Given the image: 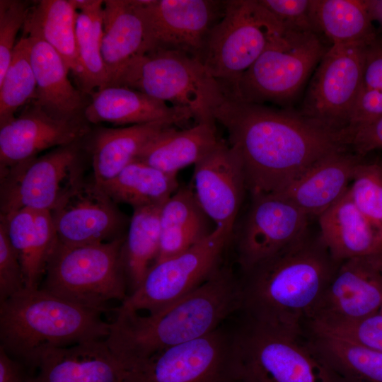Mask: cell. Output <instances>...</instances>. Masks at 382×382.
I'll use <instances>...</instances> for the list:
<instances>
[{"mask_svg":"<svg viewBox=\"0 0 382 382\" xmlns=\"http://www.w3.org/2000/svg\"><path fill=\"white\" fill-rule=\"evenodd\" d=\"M214 118L241 157L253 197L281 192L319 160L345 149L338 133L289 108L225 99Z\"/></svg>","mask_w":382,"mask_h":382,"instance_id":"cell-1","label":"cell"},{"mask_svg":"<svg viewBox=\"0 0 382 382\" xmlns=\"http://www.w3.org/2000/svg\"><path fill=\"white\" fill-rule=\"evenodd\" d=\"M240 279L221 269L200 286L161 310L140 315L117 307L105 339L126 366L170 347L204 337L242 308Z\"/></svg>","mask_w":382,"mask_h":382,"instance_id":"cell-2","label":"cell"},{"mask_svg":"<svg viewBox=\"0 0 382 382\" xmlns=\"http://www.w3.org/2000/svg\"><path fill=\"white\" fill-rule=\"evenodd\" d=\"M340 262L308 230L300 238L262 261L240 279V311L254 318L290 326L311 316Z\"/></svg>","mask_w":382,"mask_h":382,"instance_id":"cell-3","label":"cell"},{"mask_svg":"<svg viewBox=\"0 0 382 382\" xmlns=\"http://www.w3.org/2000/svg\"><path fill=\"white\" fill-rule=\"evenodd\" d=\"M101 314L40 288H25L0 302V347L29 369H37L47 349L105 339L110 323Z\"/></svg>","mask_w":382,"mask_h":382,"instance_id":"cell-4","label":"cell"},{"mask_svg":"<svg viewBox=\"0 0 382 382\" xmlns=\"http://www.w3.org/2000/svg\"><path fill=\"white\" fill-rule=\"evenodd\" d=\"M239 314L233 328L238 382H345L320 354L304 325Z\"/></svg>","mask_w":382,"mask_h":382,"instance_id":"cell-5","label":"cell"},{"mask_svg":"<svg viewBox=\"0 0 382 382\" xmlns=\"http://www.w3.org/2000/svg\"><path fill=\"white\" fill-rule=\"evenodd\" d=\"M112 86H124L188 110L196 123L216 125L225 96L203 63L185 53L151 50L137 56Z\"/></svg>","mask_w":382,"mask_h":382,"instance_id":"cell-6","label":"cell"},{"mask_svg":"<svg viewBox=\"0 0 382 382\" xmlns=\"http://www.w3.org/2000/svg\"><path fill=\"white\" fill-rule=\"evenodd\" d=\"M125 238L80 245L58 241L40 288L102 313L108 302H122L128 296L122 261Z\"/></svg>","mask_w":382,"mask_h":382,"instance_id":"cell-7","label":"cell"},{"mask_svg":"<svg viewBox=\"0 0 382 382\" xmlns=\"http://www.w3.org/2000/svg\"><path fill=\"white\" fill-rule=\"evenodd\" d=\"M324 41L315 33L284 29L224 92L225 99L288 105L298 96L330 47Z\"/></svg>","mask_w":382,"mask_h":382,"instance_id":"cell-8","label":"cell"},{"mask_svg":"<svg viewBox=\"0 0 382 382\" xmlns=\"http://www.w3.org/2000/svg\"><path fill=\"white\" fill-rule=\"evenodd\" d=\"M284 30L258 0H226L224 15L210 35L204 66L224 93Z\"/></svg>","mask_w":382,"mask_h":382,"instance_id":"cell-9","label":"cell"},{"mask_svg":"<svg viewBox=\"0 0 382 382\" xmlns=\"http://www.w3.org/2000/svg\"><path fill=\"white\" fill-rule=\"evenodd\" d=\"M83 141L0 171V214L21 209L51 212L84 179Z\"/></svg>","mask_w":382,"mask_h":382,"instance_id":"cell-10","label":"cell"},{"mask_svg":"<svg viewBox=\"0 0 382 382\" xmlns=\"http://www.w3.org/2000/svg\"><path fill=\"white\" fill-rule=\"evenodd\" d=\"M231 236L224 228L215 227L190 248L155 262L119 307L152 313L187 295L221 269L223 253Z\"/></svg>","mask_w":382,"mask_h":382,"instance_id":"cell-11","label":"cell"},{"mask_svg":"<svg viewBox=\"0 0 382 382\" xmlns=\"http://www.w3.org/2000/svg\"><path fill=\"white\" fill-rule=\"evenodd\" d=\"M125 382H238L233 328L223 324L133 364Z\"/></svg>","mask_w":382,"mask_h":382,"instance_id":"cell-12","label":"cell"},{"mask_svg":"<svg viewBox=\"0 0 382 382\" xmlns=\"http://www.w3.org/2000/svg\"><path fill=\"white\" fill-rule=\"evenodd\" d=\"M367 45L330 46L311 76L298 111L301 115L339 134L347 127L362 86Z\"/></svg>","mask_w":382,"mask_h":382,"instance_id":"cell-13","label":"cell"},{"mask_svg":"<svg viewBox=\"0 0 382 382\" xmlns=\"http://www.w3.org/2000/svg\"><path fill=\"white\" fill-rule=\"evenodd\" d=\"M137 3L146 28L145 52L177 51L203 63L212 31L224 15L226 0H137Z\"/></svg>","mask_w":382,"mask_h":382,"instance_id":"cell-14","label":"cell"},{"mask_svg":"<svg viewBox=\"0 0 382 382\" xmlns=\"http://www.w3.org/2000/svg\"><path fill=\"white\" fill-rule=\"evenodd\" d=\"M308 216L276 195L253 197L237 240V260L243 272L289 245L308 229Z\"/></svg>","mask_w":382,"mask_h":382,"instance_id":"cell-15","label":"cell"},{"mask_svg":"<svg viewBox=\"0 0 382 382\" xmlns=\"http://www.w3.org/2000/svg\"><path fill=\"white\" fill-rule=\"evenodd\" d=\"M58 241L80 245L122 237L126 219L116 203L93 179H83L50 212Z\"/></svg>","mask_w":382,"mask_h":382,"instance_id":"cell-16","label":"cell"},{"mask_svg":"<svg viewBox=\"0 0 382 382\" xmlns=\"http://www.w3.org/2000/svg\"><path fill=\"white\" fill-rule=\"evenodd\" d=\"M91 132L86 120L54 118L32 101L21 114L0 125V171L45 151L83 141Z\"/></svg>","mask_w":382,"mask_h":382,"instance_id":"cell-17","label":"cell"},{"mask_svg":"<svg viewBox=\"0 0 382 382\" xmlns=\"http://www.w3.org/2000/svg\"><path fill=\"white\" fill-rule=\"evenodd\" d=\"M192 190L207 216L232 235L246 188L243 166L236 150L219 140L195 164Z\"/></svg>","mask_w":382,"mask_h":382,"instance_id":"cell-18","label":"cell"},{"mask_svg":"<svg viewBox=\"0 0 382 382\" xmlns=\"http://www.w3.org/2000/svg\"><path fill=\"white\" fill-rule=\"evenodd\" d=\"M381 307L382 254L354 257L340 262L306 321L361 318Z\"/></svg>","mask_w":382,"mask_h":382,"instance_id":"cell-19","label":"cell"},{"mask_svg":"<svg viewBox=\"0 0 382 382\" xmlns=\"http://www.w3.org/2000/svg\"><path fill=\"white\" fill-rule=\"evenodd\" d=\"M34 382H125L126 366L105 339L46 350Z\"/></svg>","mask_w":382,"mask_h":382,"instance_id":"cell-20","label":"cell"},{"mask_svg":"<svg viewBox=\"0 0 382 382\" xmlns=\"http://www.w3.org/2000/svg\"><path fill=\"white\" fill-rule=\"evenodd\" d=\"M36 81L32 101L51 117L62 120H86L88 95L73 86L69 69L62 57L46 42L26 37Z\"/></svg>","mask_w":382,"mask_h":382,"instance_id":"cell-21","label":"cell"},{"mask_svg":"<svg viewBox=\"0 0 382 382\" xmlns=\"http://www.w3.org/2000/svg\"><path fill=\"white\" fill-rule=\"evenodd\" d=\"M361 156L345 150L323 157L281 192L308 216H319L347 192Z\"/></svg>","mask_w":382,"mask_h":382,"instance_id":"cell-22","label":"cell"},{"mask_svg":"<svg viewBox=\"0 0 382 382\" xmlns=\"http://www.w3.org/2000/svg\"><path fill=\"white\" fill-rule=\"evenodd\" d=\"M84 117L88 123L141 125L166 121L179 125L192 118L181 108L168 105L142 92L124 86H107L89 95Z\"/></svg>","mask_w":382,"mask_h":382,"instance_id":"cell-23","label":"cell"},{"mask_svg":"<svg viewBox=\"0 0 382 382\" xmlns=\"http://www.w3.org/2000/svg\"><path fill=\"white\" fill-rule=\"evenodd\" d=\"M0 222L21 264L25 288H40L58 243L50 212L21 209L0 214Z\"/></svg>","mask_w":382,"mask_h":382,"instance_id":"cell-24","label":"cell"},{"mask_svg":"<svg viewBox=\"0 0 382 382\" xmlns=\"http://www.w3.org/2000/svg\"><path fill=\"white\" fill-rule=\"evenodd\" d=\"M318 218L319 235L335 260L382 254V230L358 209L348 190Z\"/></svg>","mask_w":382,"mask_h":382,"instance_id":"cell-25","label":"cell"},{"mask_svg":"<svg viewBox=\"0 0 382 382\" xmlns=\"http://www.w3.org/2000/svg\"><path fill=\"white\" fill-rule=\"evenodd\" d=\"M145 47L146 28L137 0L104 1L101 53L107 86L116 83L128 64L145 52Z\"/></svg>","mask_w":382,"mask_h":382,"instance_id":"cell-26","label":"cell"},{"mask_svg":"<svg viewBox=\"0 0 382 382\" xmlns=\"http://www.w3.org/2000/svg\"><path fill=\"white\" fill-rule=\"evenodd\" d=\"M170 122L157 121L120 128L98 129L90 132L86 151L89 152L93 180L103 185L134 161L144 147Z\"/></svg>","mask_w":382,"mask_h":382,"instance_id":"cell-27","label":"cell"},{"mask_svg":"<svg viewBox=\"0 0 382 382\" xmlns=\"http://www.w3.org/2000/svg\"><path fill=\"white\" fill-rule=\"evenodd\" d=\"M219 140L216 125L196 123L181 130L170 126L151 139L136 160L176 175L180 170L198 162Z\"/></svg>","mask_w":382,"mask_h":382,"instance_id":"cell-28","label":"cell"},{"mask_svg":"<svg viewBox=\"0 0 382 382\" xmlns=\"http://www.w3.org/2000/svg\"><path fill=\"white\" fill-rule=\"evenodd\" d=\"M76 0L33 2L23 27V36L42 40L62 57L77 78L80 68L76 37Z\"/></svg>","mask_w":382,"mask_h":382,"instance_id":"cell-29","label":"cell"},{"mask_svg":"<svg viewBox=\"0 0 382 382\" xmlns=\"http://www.w3.org/2000/svg\"><path fill=\"white\" fill-rule=\"evenodd\" d=\"M204 216L192 188L179 187L161 208L160 245L155 262L185 251L209 235Z\"/></svg>","mask_w":382,"mask_h":382,"instance_id":"cell-30","label":"cell"},{"mask_svg":"<svg viewBox=\"0 0 382 382\" xmlns=\"http://www.w3.org/2000/svg\"><path fill=\"white\" fill-rule=\"evenodd\" d=\"M100 185L116 204H127L134 209L162 205L179 188L176 175L137 160Z\"/></svg>","mask_w":382,"mask_h":382,"instance_id":"cell-31","label":"cell"},{"mask_svg":"<svg viewBox=\"0 0 382 382\" xmlns=\"http://www.w3.org/2000/svg\"><path fill=\"white\" fill-rule=\"evenodd\" d=\"M76 46L80 72L79 88L86 95L106 87L108 75L101 53L103 4L100 0H76Z\"/></svg>","mask_w":382,"mask_h":382,"instance_id":"cell-32","label":"cell"},{"mask_svg":"<svg viewBox=\"0 0 382 382\" xmlns=\"http://www.w3.org/2000/svg\"><path fill=\"white\" fill-rule=\"evenodd\" d=\"M318 33L330 45H369L378 35L367 0H315Z\"/></svg>","mask_w":382,"mask_h":382,"instance_id":"cell-33","label":"cell"},{"mask_svg":"<svg viewBox=\"0 0 382 382\" xmlns=\"http://www.w3.org/2000/svg\"><path fill=\"white\" fill-rule=\"evenodd\" d=\"M162 205L134 209L122 248V261L130 287L129 294L140 284L156 259L160 245Z\"/></svg>","mask_w":382,"mask_h":382,"instance_id":"cell-34","label":"cell"},{"mask_svg":"<svg viewBox=\"0 0 382 382\" xmlns=\"http://www.w3.org/2000/svg\"><path fill=\"white\" fill-rule=\"evenodd\" d=\"M308 332L324 359L345 382H382L381 352Z\"/></svg>","mask_w":382,"mask_h":382,"instance_id":"cell-35","label":"cell"},{"mask_svg":"<svg viewBox=\"0 0 382 382\" xmlns=\"http://www.w3.org/2000/svg\"><path fill=\"white\" fill-rule=\"evenodd\" d=\"M36 81L28 37L16 42L8 67L0 79V125L15 117L18 109L35 97Z\"/></svg>","mask_w":382,"mask_h":382,"instance_id":"cell-36","label":"cell"},{"mask_svg":"<svg viewBox=\"0 0 382 382\" xmlns=\"http://www.w3.org/2000/svg\"><path fill=\"white\" fill-rule=\"evenodd\" d=\"M349 196L358 209L382 230V165L361 161L354 170Z\"/></svg>","mask_w":382,"mask_h":382,"instance_id":"cell-37","label":"cell"},{"mask_svg":"<svg viewBox=\"0 0 382 382\" xmlns=\"http://www.w3.org/2000/svg\"><path fill=\"white\" fill-rule=\"evenodd\" d=\"M32 1H0V79L5 74L16 45V38L23 27Z\"/></svg>","mask_w":382,"mask_h":382,"instance_id":"cell-38","label":"cell"},{"mask_svg":"<svg viewBox=\"0 0 382 382\" xmlns=\"http://www.w3.org/2000/svg\"><path fill=\"white\" fill-rule=\"evenodd\" d=\"M258 1L285 30L319 35L315 20V0Z\"/></svg>","mask_w":382,"mask_h":382,"instance_id":"cell-39","label":"cell"},{"mask_svg":"<svg viewBox=\"0 0 382 382\" xmlns=\"http://www.w3.org/2000/svg\"><path fill=\"white\" fill-rule=\"evenodd\" d=\"M25 288L21 264L0 222V302Z\"/></svg>","mask_w":382,"mask_h":382,"instance_id":"cell-40","label":"cell"},{"mask_svg":"<svg viewBox=\"0 0 382 382\" xmlns=\"http://www.w3.org/2000/svg\"><path fill=\"white\" fill-rule=\"evenodd\" d=\"M381 117L382 90L361 88L352 110L347 127L341 132L340 137Z\"/></svg>","mask_w":382,"mask_h":382,"instance_id":"cell-41","label":"cell"},{"mask_svg":"<svg viewBox=\"0 0 382 382\" xmlns=\"http://www.w3.org/2000/svg\"><path fill=\"white\" fill-rule=\"evenodd\" d=\"M344 145L350 146L356 154L363 156L382 149V117L376 121L342 136Z\"/></svg>","mask_w":382,"mask_h":382,"instance_id":"cell-42","label":"cell"},{"mask_svg":"<svg viewBox=\"0 0 382 382\" xmlns=\"http://www.w3.org/2000/svg\"><path fill=\"white\" fill-rule=\"evenodd\" d=\"M361 88L382 90V39L377 37L366 47Z\"/></svg>","mask_w":382,"mask_h":382,"instance_id":"cell-43","label":"cell"},{"mask_svg":"<svg viewBox=\"0 0 382 382\" xmlns=\"http://www.w3.org/2000/svg\"><path fill=\"white\" fill-rule=\"evenodd\" d=\"M28 369L0 347V382H34Z\"/></svg>","mask_w":382,"mask_h":382,"instance_id":"cell-44","label":"cell"},{"mask_svg":"<svg viewBox=\"0 0 382 382\" xmlns=\"http://www.w3.org/2000/svg\"><path fill=\"white\" fill-rule=\"evenodd\" d=\"M367 4L371 18L379 24L382 34V0H367Z\"/></svg>","mask_w":382,"mask_h":382,"instance_id":"cell-45","label":"cell"},{"mask_svg":"<svg viewBox=\"0 0 382 382\" xmlns=\"http://www.w3.org/2000/svg\"><path fill=\"white\" fill-rule=\"evenodd\" d=\"M379 312H380L381 313H382V307H381V310H380Z\"/></svg>","mask_w":382,"mask_h":382,"instance_id":"cell-46","label":"cell"},{"mask_svg":"<svg viewBox=\"0 0 382 382\" xmlns=\"http://www.w3.org/2000/svg\"><path fill=\"white\" fill-rule=\"evenodd\" d=\"M381 164L382 165V160L380 161Z\"/></svg>","mask_w":382,"mask_h":382,"instance_id":"cell-47","label":"cell"}]
</instances>
